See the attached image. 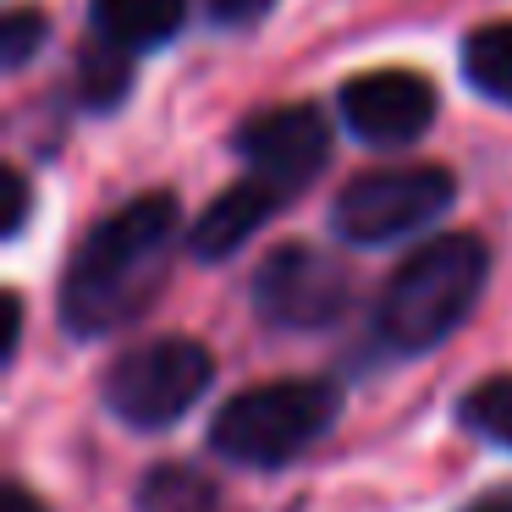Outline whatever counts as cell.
<instances>
[{
    "label": "cell",
    "mask_w": 512,
    "mask_h": 512,
    "mask_svg": "<svg viewBox=\"0 0 512 512\" xmlns=\"http://www.w3.org/2000/svg\"><path fill=\"white\" fill-rule=\"evenodd\" d=\"M182 210L171 193H144L105 215L72 254L61 281V325L72 336H111L155 303L177 248Z\"/></svg>",
    "instance_id": "obj_1"
},
{
    "label": "cell",
    "mask_w": 512,
    "mask_h": 512,
    "mask_svg": "<svg viewBox=\"0 0 512 512\" xmlns=\"http://www.w3.org/2000/svg\"><path fill=\"white\" fill-rule=\"evenodd\" d=\"M485 276H490V254L468 232H446L435 243L413 248L397 265V276L386 281L380 309H375V325L386 336V347H397V353H430V347H441L474 314L479 292H485Z\"/></svg>",
    "instance_id": "obj_2"
},
{
    "label": "cell",
    "mask_w": 512,
    "mask_h": 512,
    "mask_svg": "<svg viewBox=\"0 0 512 512\" xmlns=\"http://www.w3.org/2000/svg\"><path fill=\"white\" fill-rule=\"evenodd\" d=\"M342 413V391L331 380H270V386L237 391L221 402L210 424V446L226 463L243 468H281L309 452Z\"/></svg>",
    "instance_id": "obj_3"
},
{
    "label": "cell",
    "mask_w": 512,
    "mask_h": 512,
    "mask_svg": "<svg viewBox=\"0 0 512 512\" xmlns=\"http://www.w3.org/2000/svg\"><path fill=\"white\" fill-rule=\"evenodd\" d=\"M215 364L193 336L138 342L105 369V408L133 430H166L210 391Z\"/></svg>",
    "instance_id": "obj_4"
},
{
    "label": "cell",
    "mask_w": 512,
    "mask_h": 512,
    "mask_svg": "<svg viewBox=\"0 0 512 512\" xmlns=\"http://www.w3.org/2000/svg\"><path fill=\"white\" fill-rule=\"evenodd\" d=\"M457 199L452 171L441 166H397L353 177L331 204V232L353 248H380L413 237L419 226H435Z\"/></svg>",
    "instance_id": "obj_5"
},
{
    "label": "cell",
    "mask_w": 512,
    "mask_h": 512,
    "mask_svg": "<svg viewBox=\"0 0 512 512\" xmlns=\"http://www.w3.org/2000/svg\"><path fill=\"white\" fill-rule=\"evenodd\" d=\"M347 298H353L347 270L331 254L303 248V243L276 248L254 276L259 314L270 325H281V331H320V325H331L347 309Z\"/></svg>",
    "instance_id": "obj_6"
},
{
    "label": "cell",
    "mask_w": 512,
    "mask_h": 512,
    "mask_svg": "<svg viewBox=\"0 0 512 512\" xmlns=\"http://www.w3.org/2000/svg\"><path fill=\"white\" fill-rule=\"evenodd\" d=\"M342 122L353 127V138L375 149H402L413 138H424V127L435 122V89L419 72H364L342 89Z\"/></svg>",
    "instance_id": "obj_7"
},
{
    "label": "cell",
    "mask_w": 512,
    "mask_h": 512,
    "mask_svg": "<svg viewBox=\"0 0 512 512\" xmlns=\"http://www.w3.org/2000/svg\"><path fill=\"white\" fill-rule=\"evenodd\" d=\"M237 155L248 160V171L270 177L276 188L298 193L314 171L331 155V138H325V116L314 105H281V111H265L254 122H243L237 133Z\"/></svg>",
    "instance_id": "obj_8"
},
{
    "label": "cell",
    "mask_w": 512,
    "mask_h": 512,
    "mask_svg": "<svg viewBox=\"0 0 512 512\" xmlns=\"http://www.w3.org/2000/svg\"><path fill=\"white\" fill-rule=\"evenodd\" d=\"M287 199H292L287 188H276L270 177L248 171L243 182H232V188H226L221 199H215L199 221H193V232H188L193 259H232L237 248H243L248 237H254Z\"/></svg>",
    "instance_id": "obj_9"
},
{
    "label": "cell",
    "mask_w": 512,
    "mask_h": 512,
    "mask_svg": "<svg viewBox=\"0 0 512 512\" xmlns=\"http://www.w3.org/2000/svg\"><path fill=\"white\" fill-rule=\"evenodd\" d=\"M188 17V0H94V39L111 50H155Z\"/></svg>",
    "instance_id": "obj_10"
},
{
    "label": "cell",
    "mask_w": 512,
    "mask_h": 512,
    "mask_svg": "<svg viewBox=\"0 0 512 512\" xmlns=\"http://www.w3.org/2000/svg\"><path fill=\"white\" fill-rule=\"evenodd\" d=\"M138 512H221V490L188 463H160L138 485Z\"/></svg>",
    "instance_id": "obj_11"
},
{
    "label": "cell",
    "mask_w": 512,
    "mask_h": 512,
    "mask_svg": "<svg viewBox=\"0 0 512 512\" xmlns=\"http://www.w3.org/2000/svg\"><path fill=\"white\" fill-rule=\"evenodd\" d=\"M463 78L485 100L512 105V23H485L463 45Z\"/></svg>",
    "instance_id": "obj_12"
},
{
    "label": "cell",
    "mask_w": 512,
    "mask_h": 512,
    "mask_svg": "<svg viewBox=\"0 0 512 512\" xmlns=\"http://www.w3.org/2000/svg\"><path fill=\"white\" fill-rule=\"evenodd\" d=\"M463 424L474 435H485V441L507 446L512 452V380H485V386H474L463 397Z\"/></svg>",
    "instance_id": "obj_13"
},
{
    "label": "cell",
    "mask_w": 512,
    "mask_h": 512,
    "mask_svg": "<svg viewBox=\"0 0 512 512\" xmlns=\"http://www.w3.org/2000/svg\"><path fill=\"white\" fill-rule=\"evenodd\" d=\"M127 50H111V45H100L89 56V67H83V100L89 105H116L122 100V89H127Z\"/></svg>",
    "instance_id": "obj_14"
},
{
    "label": "cell",
    "mask_w": 512,
    "mask_h": 512,
    "mask_svg": "<svg viewBox=\"0 0 512 512\" xmlns=\"http://www.w3.org/2000/svg\"><path fill=\"white\" fill-rule=\"evenodd\" d=\"M39 39H45V17H34V12H12V17H6V28H0V50H6L12 67H23V61L34 56Z\"/></svg>",
    "instance_id": "obj_15"
},
{
    "label": "cell",
    "mask_w": 512,
    "mask_h": 512,
    "mask_svg": "<svg viewBox=\"0 0 512 512\" xmlns=\"http://www.w3.org/2000/svg\"><path fill=\"white\" fill-rule=\"evenodd\" d=\"M0 182H6V215H0V226H6V237H17L28 221V182L17 177V171H6Z\"/></svg>",
    "instance_id": "obj_16"
},
{
    "label": "cell",
    "mask_w": 512,
    "mask_h": 512,
    "mask_svg": "<svg viewBox=\"0 0 512 512\" xmlns=\"http://www.w3.org/2000/svg\"><path fill=\"white\" fill-rule=\"evenodd\" d=\"M210 12L221 17V23H254V17L265 12V0H210Z\"/></svg>",
    "instance_id": "obj_17"
},
{
    "label": "cell",
    "mask_w": 512,
    "mask_h": 512,
    "mask_svg": "<svg viewBox=\"0 0 512 512\" xmlns=\"http://www.w3.org/2000/svg\"><path fill=\"white\" fill-rule=\"evenodd\" d=\"M0 512H45V501H39L34 490H23V485H6L0 490Z\"/></svg>",
    "instance_id": "obj_18"
},
{
    "label": "cell",
    "mask_w": 512,
    "mask_h": 512,
    "mask_svg": "<svg viewBox=\"0 0 512 512\" xmlns=\"http://www.w3.org/2000/svg\"><path fill=\"white\" fill-rule=\"evenodd\" d=\"M468 512H512V496H490V501H474Z\"/></svg>",
    "instance_id": "obj_19"
}]
</instances>
